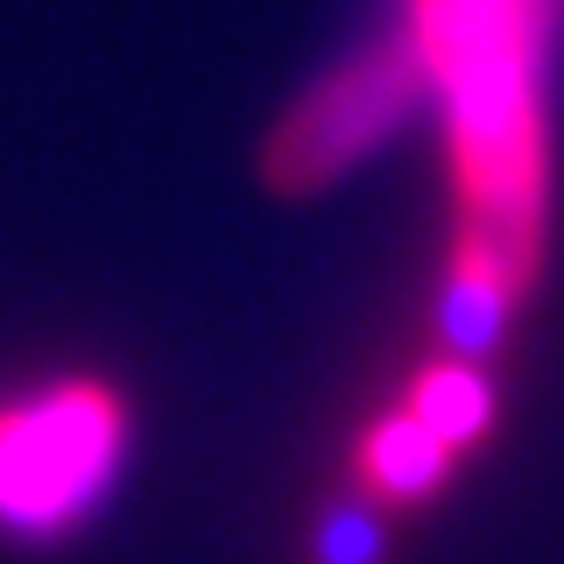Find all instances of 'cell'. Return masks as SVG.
<instances>
[{
  "instance_id": "cell-3",
  "label": "cell",
  "mask_w": 564,
  "mask_h": 564,
  "mask_svg": "<svg viewBox=\"0 0 564 564\" xmlns=\"http://www.w3.org/2000/svg\"><path fill=\"white\" fill-rule=\"evenodd\" d=\"M423 99H431V78H423V57H416L410 29H388L375 43H360L346 64H332L325 78L282 113V128L269 141V176L282 191L332 184V176H346L352 163H367Z\"/></svg>"
},
{
  "instance_id": "cell-4",
  "label": "cell",
  "mask_w": 564,
  "mask_h": 564,
  "mask_svg": "<svg viewBox=\"0 0 564 564\" xmlns=\"http://www.w3.org/2000/svg\"><path fill=\"white\" fill-rule=\"evenodd\" d=\"M452 458L458 452L431 431V423H416L402 410V416H381L375 431L360 437V480H367V494H375L381 508H402V501H423V494L445 487Z\"/></svg>"
},
{
  "instance_id": "cell-2",
  "label": "cell",
  "mask_w": 564,
  "mask_h": 564,
  "mask_svg": "<svg viewBox=\"0 0 564 564\" xmlns=\"http://www.w3.org/2000/svg\"><path fill=\"white\" fill-rule=\"evenodd\" d=\"M128 410L99 381H50L22 402H0V522L22 536L78 522L113 487Z\"/></svg>"
},
{
  "instance_id": "cell-5",
  "label": "cell",
  "mask_w": 564,
  "mask_h": 564,
  "mask_svg": "<svg viewBox=\"0 0 564 564\" xmlns=\"http://www.w3.org/2000/svg\"><path fill=\"white\" fill-rule=\"evenodd\" d=\"M410 416L416 423H431L437 437H445L452 452H466L473 437L487 431V416H494V402H487V381L473 375V367H423V375L410 381Z\"/></svg>"
},
{
  "instance_id": "cell-6",
  "label": "cell",
  "mask_w": 564,
  "mask_h": 564,
  "mask_svg": "<svg viewBox=\"0 0 564 564\" xmlns=\"http://www.w3.org/2000/svg\"><path fill=\"white\" fill-rule=\"evenodd\" d=\"M317 564H381L375 522H367L360 508H339V522H332L325 543H317Z\"/></svg>"
},
{
  "instance_id": "cell-1",
  "label": "cell",
  "mask_w": 564,
  "mask_h": 564,
  "mask_svg": "<svg viewBox=\"0 0 564 564\" xmlns=\"http://www.w3.org/2000/svg\"><path fill=\"white\" fill-rule=\"evenodd\" d=\"M410 43L445 106L458 176V247L445 339L487 346L543 261L551 219V120L543 78L564 0H410Z\"/></svg>"
}]
</instances>
